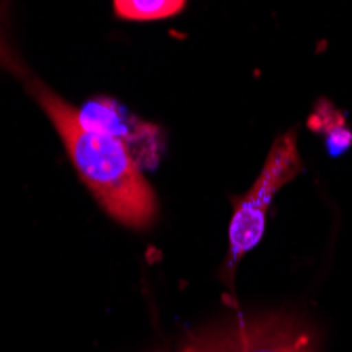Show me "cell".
<instances>
[{
  "instance_id": "2",
  "label": "cell",
  "mask_w": 352,
  "mask_h": 352,
  "mask_svg": "<svg viewBox=\"0 0 352 352\" xmlns=\"http://www.w3.org/2000/svg\"><path fill=\"white\" fill-rule=\"evenodd\" d=\"M318 331L300 314L264 312L217 323L186 338L177 352H318Z\"/></svg>"
},
{
  "instance_id": "1",
  "label": "cell",
  "mask_w": 352,
  "mask_h": 352,
  "mask_svg": "<svg viewBox=\"0 0 352 352\" xmlns=\"http://www.w3.org/2000/svg\"><path fill=\"white\" fill-rule=\"evenodd\" d=\"M32 91L100 207L124 226L146 228L152 223L156 215L154 190L126 144L104 129L91 126L72 104L51 89L34 82Z\"/></svg>"
},
{
  "instance_id": "6",
  "label": "cell",
  "mask_w": 352,
  "mask_h": 352,
  "mask_svg": "<svg viewBox=\"0 0 352 352\" xmlns=\"http://www.w3.org/2000/svg\"><path fill=\"white\" fill-rule=\"evenodd\" d=\"M154 352H165V350H154Z\"/></svg>"
},
{
  "instance_id": "3",
  "label": "cell",
  "mask_w": 352,
  "mask_h": 352,
  "mask_svg": "<svg viewBox=\"0 0 352 352\" xmlns=\"http://www.w3.org/2000/svg\"><path fill=\"white\" fill-rule=\"evenodd\" d=\"M302 171L296 135L278 138L266 158L262 173L245 197L234 199V213L230 219V251L228 264H236L247 251L260 243L266 226V213L276 192Z\"/></svg>"
},
{
  "instance_id": "5",
  "label": "cell",
  "mask_w": 352,
  "mask_h": 352,
  "mask_svg": "<svg viewBox=\"0 0 352 352\" xmlns=\"http://www.w3.org/2000/svg\"><path fill=\"white\" fill-rule=\"evenodd\" d=\"M0 68H5L13 74H19V76L23 74V66L19 63L17 55L11 51V47L5 43L3 34H0Z\"/></svg>"
},
{
  "instance_id": "4",
  "label": "cell",
  "mask_w": 352,
  "mask_h": 352,
  "mask_svg": "<svg viewBox=\"0 0 352 352\" xmlns=\"http://www.w3.org/2000/svg\"><path fill=\"white\" fill-rule=\"evenodd\" d=\"M184 7L182 0H116L114 13L126 21H158L177 15Z\"/></svg>"
}]
</instances>
